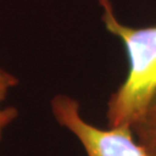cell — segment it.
Segmentation results:
<instances>
[{
  "instance_id": "5",
  "label": "cell",
  "mask_w": 156,
  "mask_h": 156,
  "mask_svg": "<svg viewBox=\"0 0 156 156\" xmlns=\"http://www.w3.org/2000/svg\"><path fill=\"white\" fill-rule=\"evenodd\" d=\"M17 116L18 111L15 107L9 105V107L0 108V140L2 138L5 129L17 118Z\"/></svg>"
},
{
  "instance_id": "1",
  "label": "cell",
  "mask_w": 156,
  "mask_h": 156,
  "mask_svg": "<svg viewBox=\"0 0 156 156\" xmlns=\"http://www.w3.org/2000/svg\"><path fill=\"white\" fill-rule=\"evenodd\" d=\"M104 8L105 29L126 48L129 71L108 99V128L130 127L141 117L156 92V27L135 29L123 26L114 14L110 0H98Z\"/></svg>"
},
{
  "instance_id": "2",
  "label": "cell",
  "mask_w": 156,
  "mask_h": 156,
  "mask_svg": "<svg viewBox=\"0 0 156 156\" xmlns=\"http://www.w3.org/2000/svg\"><path fill=\"white\" fill-rule=\"evenodd\" d=\"M51 110L57 123L78 139L87 156H149L130 127L101 129L93 126L81 117L79 102L69 95L54 96Z\"/></svg>"
},
{
  "instance_id": "4",
  "label": "cell",
  "mask_w": 156,
  "mask_h": 156,
  "mask_svg": "<svg viewBox=\"0 0 156 156\" xmlns=\"http://www.w3.org/2000/svg\"><path fill=\"white\" fill-rule=\"evenodd\" d=\"M18 84V79L13 74L0 67V108L7 98L9 91Z\"/></svg>"
},
{
  "instance_id": "3",
  "label": "cell",
  "mask_w": 156,
  "mask_h": 156,
  "mask_svg": "<svg viewBox=\"0 0 156 156\" xmlns=\"http://www.w3.org/2000/svg\"><path fill=\"white\" fill-rule=\"evenodd\" d=\"M137 142L149 156H156V92L144 113L131 126Z\"/></svg>"
}]
</instances>
